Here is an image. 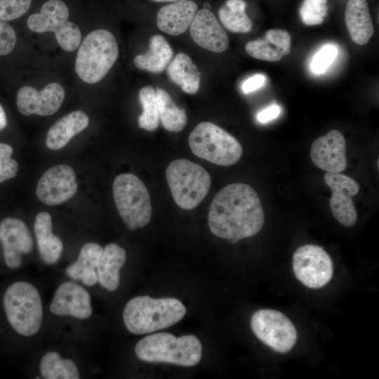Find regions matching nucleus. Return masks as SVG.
<instances>
[{
  "instance_id": "nucleus-1",
  "label": "nucleus",
  "mask_w": 379,
  "mask_h": 379,
  "mask_svg": "<svg viewBox=\"0 0 379 379\" xmlns=\"http://www.w3.org/2000/svg\"><path fill=\"white\" fill-rule=\"evenodd\" d=\"M264 221L258 194L245 183L230 184L219 191L208 215L211 232L232 244L258 234Z\"/></svg>"
},
{
  "instance_id": "nucleus-2",
  "label": "nucleus",
  "mask_w": 379,
  "mask_h": 379,
  "mask_svg": "<svg viewBox=\"0 0 379 379\" xmlns=\"http://www.w3.org/2000/svg\"><path fill=\"white\" fill-rule=\"evenodd\" d=\"M185 313V305L177 298L141 295L126 303L123 319L129 332L142 335L170 327L180 321Z\"/></svg>"
},
{
  "instance_id": "nucleus-3",
  "label": "nucleus",
  "mask_w": 379,
  "mask_h": 379,
  "mask_svg": "<svg viewBox=\"0 0 379 379\" xmlns=\"http://www.w3.org/2000/svg\"><path fill=\"white\" fill-rule=\"evenodd\" d=\"M135 353L143 361L190 367L199 363L202 345L193 335L175 337L169 333H158L139 340Z\"/></svg>"
},
{
  "instance_id": "nucleus-4",
  "label": "nucleus",
  "mask_w": 379,
  "mask_h": 379,
  "mask_svg": "<svg viewBox=\"0 0 379 379\" xmlns=\"http://www.w3.org/2000/svg\"><path fill=\"white\" fill-rule=\"evenodd\" d=\"M118 55L114 36L106 29L94 30L80 44L75 61L76 73L86 83H98L114 65Z\"/></svg>"
},
{
  "instance_id": "nucleus-5",
  "label": "nucleus",
  "mask_w": 379,
  "mask_h": 379,
  "mask_svg": "<svg viewBox=\"0 0 379 379\" xmlns=\"http://www.w3.org/2000/svg\"><path fill=\"white\" fill-rule=\"evenodd\" d=\"M11 327L22 336L36 334L43 321V306L38 290L32 284L18 281L6 289L3 300Z\"/></svg>"
},
{
  "instance_id": "nucleus-6",
  "label": "nucleus",
  "mask_w": 379,
  "mask_h": 379,
  "mask_svg": "<svg viewBox=\"0 0 379 379\" xmlns=\"http://www.w3.org/2000/svg\"><path fill=\"white\" fill-rule=\"evenodd\" d=\"M166 177L175 202L184 210L198 206L211 184V176L204 168L185 159L171 161L166 168Z\"/></svg>"
},
{
  "instance_id": "nucleus-7",
  "label": "nucleus",
  "mask_w": 379,
  "mask_h": 379,
  "mask_svg": "<svg viewBox=\"0 0 379 379\" xmlns=\"http://www.w3.org/2000/svg\"><path fill=\"white\" fill-rule=\"evenodd\" d=\"M188 142L194 155L219 166L236 164L243 153L241 145L234 136L208 121L198 124Z\"/></svg>"
},
{
  "instance_id": "nucleus-8",
  "label": "nucleus",
  "mask_w": 379,
  "mask_h": 379,
  "mask_svg": "<svg viewBox=\"0 0 379 379\" xmlns=\"http://www.w3.org/2000/svg\"><path fill=\"white\" fill-rule=\"evenodd\" d=\"M112 192L117 211L130 230L149 223L152 217L151 199L148 190L138 177L132 173L117 175Z\"/></svg>"
},
{
  "instance_id": "nucleus-9",
  "label": "nucleus",
  "mask_w": 379,
  "mask_h": 379,
  "mask_svg": "<svg viewBox=\"0 0 379 379\" xmlns=\"http://www.w3.org/2000/svg\"><path fill=\"white\" fill-rule=\"evenodd\" d=\"M69 14L65 2L49 0L43 4L39 13L29 16L27 25L36 33L53 32L60 46L72 52L79 46L81 33L76 24L68 21Z\"/></svg>"
},
{
  "instance_id": "nucleus-10",
  "label": "nucleus",
  "mask_w": 379,
  "mask_h": 379,
  "mask_svg": "<svg viewBox=\"0 0 379 379\" xmlns=\"http://www.w3.org/2000/svg\"><path fill=\"white\" fill-rule=\"evenodd\" d=\"M251 326L255 336L279 353L289 352L297 340L296 329L283 313L270 309L256 311L251 317Z\"/></svg>"
},
{
  "instance_id": "nucleus-11",
  "label": "nucleus",
  "mask_w": 379,
  "mask_h": 379,
  "mask_svg": "<svg viewBox=\"0 0 379 379\" xmlns=\"http://www.w3.org/2000/svg\"><path fill=\"white\" fill-rule=\"evenodd\" d=\"M293 270L295 277L305 286L320 288L333 277V262L322 247L306 244L295 251Z\"/></svg>"
},
{
  "instance_id": "nucleus-12",
  "label": "nucleus",
  "mask_w": 379,
  "mask_h": 379,
  "mask_svg": "<svg viewBox=\"0 0 379 379\" xmlns=\"http://www.w3.org/2000/svg\"><path fill=\"white\" fill-rule=\"evenodd\" d=\"M77 191L76 176L72 167L65 164L54 166L40 178L36 194L48 206L61 204L71 199Z\"/></svg>"
},
{
  "instance_id": "nucleus-13",
  "label": "nucleus",
  "mask_w": 379,
  "mask_h": 379,
  "mask_svg": "<svg viewBox=\"0 0 379 379\" xmlns=\"http://www.w3.org/2000/svg\"><path fill=\"white\" fill-rule=\"evenodd\" d=\"M324 181L332 192L330 207L333 216L343 225L353 226L357 222V213L352 198L359 192V184L340 173L326 172Z\"/></svg>"
},
{
  "instance_id": "nucleus-14",
  "label": "nucleus",
  "mask_w": 379,
  "mask_h": 379,
  "mask_svg": "<svg viewBox=\"0 0 379 379\" xmlns=\"http://www.w3.org/2000/svg\"><path fill=\"white\" fill-rule=\"evenodd\" d=\"M65 90L58 83H50L39 91L32 86L20 88L17 94L16 104L24 116L37 114L50 116L61 107L65 99Z\"/></svg>"
},
{
  "instance_id": "nucleus-15",
  "label": "nucleus",
  "mask_w": 379,
  "mask_h": 379,
  "mask_svg": "<svg viewBox=\"0 0 379 379\" xmlns=\"http://www.w3.org/2000/svg\"><path fill=\"white\" fill-rule=\"evenodd\" d=\"M0 241L6 265L17 269L22 265V255L32 252L33 239L26 224L20 219L7 218L0 223Z\"/></svg>"
},
{
  "instance_id": "nucleus-16",
  "label": "nucleus",
  "mask_w": 379,
  "mask_h": 379,
  "mask_svg": "<svg viewBox=\"0 0 379 379\" xmlns=\"http://www.w3.org/2000/svg\"><path fill=\"white\" fill-rule=\"evenodd\" d=\"M312 162L328 173H340L347 166L346 141L342 133L331 130L314 140L310 149Z\"/></svg>"
},
{
  "instance_id": "nucleus-17",
  "label": "nucleus",
  "mask_w": 379,
  "mask_h": 379,
  "mask_svg": "<svg viewBox=\"0 0 379 379\" xmlns=\"http://www.w3.org/2000/svg\"><path fill=\"white\" fill-rule=\"evenodd\" d=\"M50 311L56 316L88 319L93 312L91 296L81 286L72 281L64 282L55 291Z\"/></svg>"
},
{
  "instance_id": "nucleus-18",
  "label": "nucleus",
  "mask_w": 379,
  "mask_h": 379,
  "mask_svg": "<svg viewBox=\"0 0 379 379\" xmlns=\"http://www.w3.org/2000/svg\"><path fill=\"white\" fill-rule=\"evenodd\" d=\"M194 41L200 47L214 53H222L229 46L228 36L215 15L208 9L197 12L190 26Z\"/></svg>"
},
{
  "instance_id": "nucleus-19",
  "label": "nucleus",
  "mask_w": 379,
  "mask_h": 379,
  "mask_svg": "<svg viewBox=\"0 0 379 379\" xmlns=\"http://www.w3.org/2000/svg\"><path fill=\"white\" fill-rule=\"evenodd\" d=\"M291 36L284 29H271L262 38L246 43L247 53L258 60L268 62L280 60L291 53Z\"/></svg>"
},
{
  "instance_id": "nucleus-20",
  "label": "nucleus",
  "mask_w": 379,
  "mask_h": 379,
  "mask_svg": "<svg viewBox=\"0 0 379 379\" xmlns=\"http://www.w3.org/2000/svg\"><path fill=\"white\" fill-rule=\"evenodd\" d=\"M192 0H180L161 7L157 16L158 28L168 34L178 36L190 27L197 12Z\"/></svg>"
},
{
  "instance_id": "nucleus-21",
  "label": "nucleus",
  "mask_w": 379,
  "mask_h": 379,
  "mask_svg": "<svg viewBox=\"0 0 379 379\" xmlns=\"http://www.w3.org/2000/svg\"><path fill=\"white\" fill-rule=\"evenodd\" d=\"M345 20L352 40L358 45L366 44L374 32L366 0H348Z\"/></svg>"
},
{
  "instance_id": "nucleus-22",
  "label": "nucleus",
  "mask_w": 379,
  "mask_h": 379,
  "mask_svg": "<svg viewBox=\"0 0 379 379\" xmlns=\"http://www.w3.org/2000/svg\"><path fill=\"white\" fill-rule=\"evenodd\" d=\"M34 231L42 260L48 265L56 263L62 255L63 243L53 233L51 216L48 213L42 211L36 215Z\"/></svg>"
},
{
  "instance_id": "nucleus-23",
  "label": "nucleus",
  "mask_w": 379,
  "mask_h": 379,
  "mask_svg": "<svg viewBox=\"0 0 379 379\" xmlns=\"http://www.w3.org/2000/svg\"><path fill=\"white\" fill-rule=\"evenodd\" d=\"M126 259L125 250L114 243L103 248L96 268L98 281L109 291H115L120 282L119 270Z\"/></svg>"
},
{
  "instance_id": "nucleus-24",
  "label": "nucleus",
  "mask_w": 379,
  "mask_h": 379,
  "mask_svg": "<svg viewBox=\"0 0 379 379\" xmlns=\"http://www.w3.org/2000/svg\"><path fill=\"white\" fill-rule=\"evenodd\" d=\"M89 123L88 115L81 110L74 111L60 119L49 129L46 144L48 148L58 150L65 147Z\"/></svg>"
},
{
  "instance_id": "nucleus-25",
  "label": "nucleus",
  "mask_w": 379,
  "mask_h": 379,
  "mask_svg": "<svg viewBox=\"0 0 379 379\" xmlns=\"http://www.w3.org/2000/svg\"><path fill=\"white\" fill-rule=\"evenodd\" d=\"M170 79L182 90L190 95L197 93L200 85L201 72L185 53H180L167 65Z\"/></svg>"
},
{
  "instance_id": "nucleus-26",
  "label": "nucleus",
  "mask_w": 379,
  "mask_h": 379,
  "mask_svg": "<svg viewBox=\"0 0 379 379\" xmlns=\"http://www.w3.org/2000/svg\"><path fill=\"white\" fill-rule=\"evenodd\" d=\"M173 50L165 39L160 35H154L149 41V51L134 58L135 66L152 73L162 72L173 57Z\"/></svg>"
},
{
  "instance_id": "nucleus-27",
  "label": "nucleus",
  "mask_w": 379,
  "mask_h": 379,
  "mask_svg": "<svg viewBox=\"0 0 379 379\" xmlns=\"http://www.w3.org/2000/svg\"><path fill=\"white\" fill-rule=\"evenodd\" d=\"M156 97L159 119L164 128L170 132H180L187 121L185 110L179 108L171 95L164 89L157 88Z\"/></svg>"
},
{
  "instance_id": "nucleus-28",
  "label": "nucleus",
  "mask_w": 379,
  "mask_h": 379,
  "mask_svg": "<svg viewBox=\"0 0 379 379\" xmlns=\"http://www.w3.org/2000/svg\"><path fill=\"white\" fill-rule=\"evenodd\" d=\"M39 371L45 379H78L79 372L75 363L69 359H62L55 352H46L39 364Z\"/></svg>"
},
{
  "instance_id": "nucleus-29",
  "label": "nucleus",
  "mask_w": 379,
  "mask_h": 379,
  "mask_svg": "<svg viewBox=\"0 0 379 379\" xmlns=\"http://www.w3.org/2000/svg\"><path fill=\"white\" fill-rule=\"evenodd\" d=\"M246 7L244 0H227L218 11L223 26L232 32H249L252 22L246 13Z\"/></svg>"
},
{
  "instance_id": "nucleus-30",
  "label": "nucleus",
  "mask_w": 379,
  "mask_h": 379,
  "mask_svg": "<svg viewBox=\"0 0 379 379\" xmlns=\"http://www.w3.org/2000/svg\"><path fill=\"white\" fill-rule=\"evenodd\" d=\"M103 248L98 244L88 242L81 248L77 260L69 265L66 274L73 280H80L86 272L95 271Z\"/></svg>"
},
{
  "instance_id": "nucleus-31",
  "label": "nucleus",
  "mask_w": 379,
  "mask_h": 379,
  "mask_svg": "<svg viewBox=\"0 0 379 379\" xmlns=\"http://www.w3.org/2000/svg\"><path fill=\"white\" fill-rule=\"evenodd\" d=\"M138 99L142 107V113L138 117V126L147 131H155L159 125V114L156 91L152 86L142 88Z\"/></svg>"
},
{
  "instance_id": "nucleus-32",
  "label": "nucleus",
  "mask_w": 379,
  "mask_h": 379,
  "mask_svg": "<svg viewBox=\"0 0 379 379\" xmlns=\"http://www.w3.org/2000/svg\"><path fill=\"white\" fill-rule=\"evenodd\" d=\"M327 10V0H303L299 15L305 25L313 26L324 22Z\"/></svg>"
},
{
  "instance_id": "nucleus-33",
  "label": "nucleus",
  "mask_w": 379,
  "mask_h": 379,
  "mask_svg": "<svg viewBox=\"0 0 379 379\" xmlns=\"http://www.w3.org/2000/svg\"><path fill=\"white\" fill-rule=\"evenodd\" d=\"M338 47L333 44L324 45L313 56L310 68L316 74L324 73L335 59Z\"/></svg>"
},
{
  "instance_id": "nucleus-34",
  "label": "nucleus",
  "mask_w": 379,
  "mask_h": 379,
  "mask_svg": "<svg viewBox=\"0 0 379 379\" xmlns=\"http://www.w3.org/2000/svg\"><path fill=\"white\" fill-rule=\"evenodd\" d=\"M32 0H0V20L9 21L25 14Z\"/></svg>"
},
{
  "instance_id": "nucleus-35",
  "label": "nucleus",
  "mask_w": 379,
  "mask_h": 379,
  "mask_svg": "<svg viewBox=\"0 0 379 379\" xmlns=\"http://www.w3.org/2000/svg\"><path fill=\"white\" fill-rule=\"evenodd\" d=\"M13 149L6 143H0V183L16 176L18 164L11 158Z\"/></svg>"
},
{
  "instance_id": "nucleus-36",
  "label": "nucleus",
  "mask_w": 379,
  "mask_h": 379,
  "mask_svg": "<svg viewBox=\"0 0 379 379\" xmlns=\"http://www.w3.org/2000/svg\"><path fill=\"white\" fill-rule=\"evenodd\" d=\"M16 39L13 28L5 21L0 20V55L9 54L15 46Z\"/></svg>"
},
{
  "instance_id": "nucleus-37",
  "label": "nucleus",
  "mask_w": 379,
  "mask_h": 379,
  "mask_svg": "<svg viewBox=\"0 0 379 379\" xmlns=\"http://www.w3.org/2000/svg\"><path fill=\"white\" fill-rule=\"evenodd\" d=\"M267 77L262 74H256L246 79L241 85V91L244 94L253 92L265 85Z\"/></svg>"
},
{
  "instance_id": "nucleus-38",
  "label": "nucleus",
  "mask_w": 379,
  "mask_h": 379,
  "mask_svg": "<svg viewBox=\"0 0 379 379\" xmlns=\"http://www.w3.org/2000/svg\"><path fill=\"white\" fill-rule=\"evenodd\" d=\"M280 113V107L276 104H273L259 112L257 114V119L259 122L265 124L277 118Z\"/></svg>"
},
{
  "instance_id": "nucleus-39",
  "label": "nucleus",
  "mask_w": 379,
  "mask_h": 379,
  "mask_svg": "<svg viewBox=\"0 0 379 379\" xmlns=\"http://www.w3.org/2000/svg\"><path fill=\"white\" fill-rule=\"evenodd\" d=\"M7 125V118L4 108L0 105V131L3 130Z\"/></svg>"
},
{
  "instance_id": "nucleus-40",
  "label": "nucleus",
  "mask_w": 379,
  "mask_h": 379,
  "mask_svg": "<svg viewBox=\"0 0 379 379\" xmlns=\"http://www.w3.org/2000/svg\"><path fill=\"white\" fill-rule=\"evenodd\" d=\"M157 2H175L180 0H152Z\"/></svg>"
},
{
  "instance_id": "nucleus-41",
  "label": "nucleus",
  "mask_w": 379,
  "mask_h": 379,
  "mask_svg": "<svg viewBox=\"0 0 379 379\" xmlns=\"http://www.w3.org/2000/svg\"><path fill=\"white\" fill-rule=\"evenodd\" d=\"M210 8H211V6L208 3L204 4V8H206V9L210 10Z\"/></svg>"
}]
</instances>
